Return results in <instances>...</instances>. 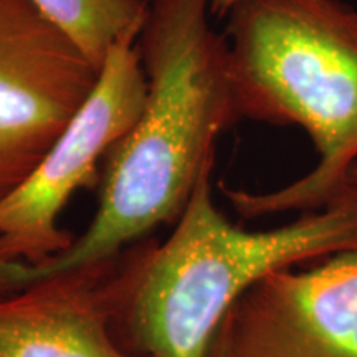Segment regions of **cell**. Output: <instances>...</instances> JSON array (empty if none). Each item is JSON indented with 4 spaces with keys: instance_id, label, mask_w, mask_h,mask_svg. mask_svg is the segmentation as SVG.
<instances>
[{
    "instance_id": "8992f818",
    "label": "cell",
    "mask_w": 357,
    "mask_h": 357,
    "mask_svg": "<svg viewBox=\"0 0 357 357\" xmlns=\"http://www.w3.org/2000/svg\"><path fill=\"white\" fill-rule=\"evenodd\" d=\"M222 331L229 357H357V248L268 271Z\"/></svg>"
},
{
    "instance_id": "7a4b0ae2",
    "label": "cell",
    "mask_w": 357,
    "mask_h": 357,
    "mask_svg": "<svg viewBox=\"0 0 357 357\" xmlns=\"http://www.w3.org/2000/svg\"><path fill=\"white\" fill-rule=\"evenodd\" d=\"M225 37L240 119L300 126L319 159L270 192H222L255 220L328 207L357 164V7L346 0H242Z\"/></svg>"
},
{
    "instance_id": "3957f363",
    "label": "cell",
    "mask_w": 357,
    "mask_h": 357,
    "mask_svg": "<svg viewBox=\"0 0 357 357\" xmlns=\"http://www.w3.org/2000/svg\"><path fill=\"white\" fill-rule=\"evenodd\" d=\"M212 167L164 243L134 245L129 283L113 321L134 354L207 357L227 312L268 271L357 248V213L341 202L270 230H245L217 208Z\"/></svg>"
},
{
    "instance_id": "52a82bcc",
    "label": "cell",
    "mask_w": 357,
    "mask_h": 357,
    "mask_svg": "<svg viewBox=\"0 0 357 357\" xmlns=\"http://www.w3.org/2000/svg\"><path fill=\"white\" fill-rule=\"evenodd\" d=\"M134 245L0 296V357H147L116 337Z\"/></svg>"
},
{
    "instance_id": "7c38bea8",
    "label": "cell",
    "mask_w": 357,
    "mask_h": 357,
    "mask_svg": "<svg viewBox=\"0 0 357 357\" xmlns=\"http://www.w3.org/2000/svg\"><path fill=\"white\" fill-rule=\"evenodd\" d=\"M356 7H357V0H356Z\"/></svg>"
},
{
    "instance_id": "ba28073f",
    "label": "cell",
    "mask_w": 357,
    "mask_h": 357,
    "mask_svg": "<svg viewBox=\"0 0 357 357\" xmlns=\"http://www.w3.org/2000/svg\"><path fill=\"white\" fill-rule=\"evenodd\" d=\"M101 71L111 48L136 42L147 0H30Z\"/></svg>"
},
{
    "instance_id": "8fae6325",
    "label": "cell",
    "mask_w": 357,
    "mask_h": 357,
    "mask_svg": "<svg viewBox=\"0 0 357 357\" xmlns=\"http://www.w3.org/2000/svg\"><path fill=\"white\" fill-rule=\"evenodd\" d=\"M207 357H229L227 356V347H225V337H223V331H222V326L218 329V333L213 337L211 351H208Z\"/></svg>"
},
{
    "instance_id": "30bf717a",
    "label": "cell",
    "mask_w": 357,
    "mask_h": 357,
    "mask_svg": "<svg viewBox=\"0 0 357 357\" xmlns=\"http://www.w3.org/2000/svg\"><path fill=\"white\" fill-rule=\"evenodd\" d=\"M242 0H211V12L213 17H229V13L234 10V7Z\"/></svg>"
},
{
    "instance_id": "5b68a950",
    "label": "cell",
    "mask_w": 357,
    "mask_h": 357,
    "mask_svg": "<svg viewBox=\"0 0 357 357\" xmlns=\"http://www.w3.org/2000/svg\"><path fill=\"white\" fill-rule=\"evenodd\" d=\"M100 73L30 0H0V200L42 162Z\"/></svg>"
},
{
    "instance_id": "6da1fadb",
    "label": "cell",
    "mask_w": 357,
    "mask_h": 357,
    "mask_svg": "<svg viewBox=\"0 0 357 357\" xmlns=\"http://www.w3.org/2000/svg\"><path fill=\"white\" fill-rule=\"evenodd\" d=\"M211 0H147L136 50L147 79L144 109L105 155L88 229L40 265L0 263V296L73 268L108 260L176 225L222 132L240 123L225 35Z\"/></svg>"
},
{
    "instance_id": "9c48e42d",
    "label": "cell",
    "mask_w": 357,
    "mask_h": 357,
    "mask_svg": "<svg viewBox=\"0 0 357 357\" xmlns=\"http://www.w3.org/2000/svg\"><path fill=\"white\" fill-rule=\"evenodd\" d=\"M331 202H341L357 213V164L347 174L344 184L337 190ZM329 202V204H331Z\"/></svg>"
},
{
    "instance_id": "277c9868",
    "label": "cell",
    "mask_w": 357,
    "mask_h": 357,
    "mask_svg": "<svg viewBox=\"0 0 357 357\" xmlns=\"http://www.w3.org/2000/svg\"><path fill=\"white\" fill-rule=\"evenodd\" d=\"M147 79L134 42L111 48L91 95L48 154L12 194L0 200V263L40 265L77 236L60 215L78 189L100 185L101 159L144 109Z\"/></svg>"
}]
</instances>
